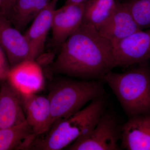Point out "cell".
Segmentation results:
<instances>
[{
  "mask_svg": "<svg viewBox=\"0 0 150 150\" xmlns=\"http://www.w3.org/2000/svg\"><path fill=\"white\" fill-rule=\"evenodd\" d=\"M117 0H87L82 24L98 30L115 11Z\"/></svg>",
  "mask_w": 150,
  "mask_h": 150,
  "instance_id": "cell-15",
  "label": "cell"
},
{
  "mask_svg": "<svg viewBox=\"0 0 150 150\" xmlns=\"http://www.w3.org/2000/svg\"><path fill=\"white\" fill-rule=\"evenodd\" d=\"M3 0H0V9L2 5Z\"/></svg>",
  "mask_w": 150,
  "mask_h": 150,
  "instance_id": "cell-23",
  "label": "cell"
},
{
  "mask_svg": "<svg viewBox=\"0 0 150 150\" xmlns=\"http://www.w3.org/2000/svg\"><path fill=\"white\" fill-rule=\"evenodd\" d=\"M123 3L140 29L150 28V0H126Z\"/></svg>",
  "mask_w": 150,
  "mask_h": 150,
  "instance_id": "cell-18",
  "label": "cell"
},
{
  "mask_svg": "<svg viewBox=\"0 0 150 150\" xmlns=\"http://www.w3.org/2000/svg\"><path fill=\"white\" fill-rule=\"evenodd\" d=\"M35 137L26 121L18 126L0 129V150H28Z\"/></svg>",
  "mask_w": 150,
  "mask_h": 150,
  "instance_id": "cell-16",
  "label": "cell"
},
{
  "mask_svg": "<svg viewBox=\"0 0 150 150\" xmlns=\"http://www.w3.org/2000/svg\"><path fill=\"white\" fill-rule=\"evenodd\" d=\"M2 82L0 88V129L26 121L20 94L6 80Z\"/></svg>",
  "mask_w": 150,
  "mask_h": 150,
  "instance_id": "cell-12",
  "label": "cell"
},
{
  "mask_svg": "<svg viewBox=\"0 0 150 150\" xmlns=\"http://www.w3.org/2000/svg\"><path fill=\"white\" fill-rule=\"evenodd\" d=\"M123 73L109 72L104 78L128 118L150 114L149 61L131 66Z\"/></svg>",
  "mask_w": 150,
  "mask_h": 150,
  "instance_id": "cell-3",
  "label": "cell"
},
{
  "mask_svg": "<svg viewBox=\"0 0 150 150\" xmlns=\"http://www.w3.org/2000/svg\"><path fill=\"white\" fill-rule=\"evenodd\" d=\"M26 121L35 137L45 133L50 116V103L47 97L36 93L21 94Z\"/></svg>",
  "mask_w": 150,
  "mask_h": 150,
  "instance_id": "cell-13",
  "label": "cell"
},
{
  "mask_svg": "<svg viewBox=\"0 0 150 150\" xmlns=\"http://www.w3.org/2000/svg\"><path fill=\"white\" fill-rule=\"evenodd\" d=\"M109 98L107 93L97 97L83 109L56 121L48 131L35 137L28 150L65 149L93 129L109 106Z\"/></svg>",
  "mask_w": 150,
  "mask_h": 150,
  "instance_id": "cell-2",
  "label": "cell"
},
{
  "mask_svg": "<svg viewBox=\"0 0 150 150\" xmlns=\"http://www.w3.org/2000/svg\"><path fill=\"white\" fill-rule=\"evenodd\" d=\"M87 0H67L65 4H79L86 1Z\"/></svg>",
  "mask_w": 150,
  "mask_h": 150,
  "instance_id": "cell-22",
  "label": "cell"
},
{
  "mask_svg": "<svg viewBox=\"0 0 150 150\" xmlns=\"http://www.w3.org/2000/svg\"><path fill=\"white\" fill-rule=\"evenodd\" d=\"M0 43L10 68L28 60H34L29 43L24 34L13 27L7 18L0 14Z\"/></svg>",
  "mask_w": 150,
  "mask_h": 150,
  "instance_id": "cell-7",
  "label": "cell"
},
{
  "mask_svg": "<svg viewBox=\"0 0 150 150\" xmlns=\"http://www.w3.org/2000/svg\"><path fill=\"white\" fill-rule=\"evenodd\" d=\"M140 30L128 8L118 1L115 11L98 31L112 43Z\"/></svg>",
  "mask_w": 150,
  "mask_h": 150,
  "instance_id": "cell-10",
  "label": "cell"
},
{
  "mask_svg": "<svg viewBox=\"0 0 150 150\" xmlns=\"http://www.w3.org/2000/svg\"><path fill=\"white\" fill-rule=\"evenodd\" d=\"M105 83L103 81L70 78H61L54 82L47 96L51 113L46 131L56 121L78 112L89 101L107 93Z\"/></svg>",
  "mask_w": 150,
  "mask_h": 150,
  "instance_id": "cell-4",
  "label": "cell"
},
{
  "mask_svg": "<svg viewBox=\"0 0 150 150\" xmlns=\"http://www.w3.org/2000/svg\"><path fill=\"white\" fill-rule=\"evenodd\" d=\"M0 66L5 71L8 73L10 69V66L8 61L7 58L2 46L0 43Z\"/></svg>",
  "mask_w": 150,
  "mask_h": 150,
  "instance_id": "cell-20",
  "label": "cell"
},
{
  "mask_svg": "<svg viewBox=\"0 0 150 150\" xmlns=\"http://www.w3.org/2000/svg\"><path fill=\"white\" fill-rule=\"evenodd\" d=\"M85 2L79 4H65L55 10L53 14L51 30L52 42L61 48L70 35L83 22Z\"/></svg>",
  "mask_w": 150,
  "mask_h": 150,
  "instance_id": "cell-8",
  "label": "cell"
},
{
  "mask_svg": "<svg viewBox=\"0 0 150 150\" xmlns=\"http://www.w3.org/2000/svg\"><path fill=\"white\" fill-rule=\"evenodd\" d=\"M117 1H119V0H117Z\"/></svg>",
  "mask_w": 150,
  "mask_h": 150,
  "instance_id": "cell-24",
  "label": "cell"
},
{
  "mask_svg": "<svg viewBox=\"0 0 150 150\" xmlns=\"http://www.w3.org/2000/svg\"><path fill=\"white\" fill-rule=\"evenodd\" d=\"M6 80L21 94L36 93L44 85L42 68L34 60H25L11 67Z\"/></svg>",
  "mask_w": 150,
  "mask_h": 150,
  "instance_id": "cell-9",
  "label": "cell"
},
{
  "mask_svg": "<svg viewBox=\"0 0 150 150\" xmlns=\"http://www.w3.org/2000/svg\"><path fill=\"white\" fill-rule=\"evenodd\" d=\"M121 142V149L150 150V114L128 118L123 125Z\"/></svg>",
  "mask_w": 150,
  "mask_h": 150,
  "instance_id": "cell-11",
  "label": "cell"
},
{
  "mask_svg": "<svg viewBox=\"0 0 150 150\" xmlns=\"http://www.w3.org/2000/svg\"><path fill=\"white\" fill-rule=\"evenodd\" d=\"M58 0H52L33 21L24 34L28 41L34 59L43 53L46 38L52 26V19Z\"/></svg>",
  "mask_w": 150,
  "mask_h": 150,
  "instance_id": "cell-14",
  "label": "cell"
},
{
  "mask_svg": "<svg viewBox=\"0 0 150 150\" xmlns=\"http://www.w3.org/2000/svg\"><path fill=\"white\" fill-rule=\"evenodd\" d=\"M124 122L112 106H108L93 129L65 148L67 150H120Z\"/></svg>",
  "mask_w": 150,
  "mask_h": 150,
  "instance_id": "cell-5",
  "label": "cell"
},
{
  "mask_svg": "<svg viewBox=\"0 0 150 150\" xmlns=\"http://www.w3.org/2000/svg\"><path fill=\"white\" fill-rule=\"evenodd\" d=\"M52 0H18L10 14L15 27L24 29L51 2Z\"/></svg>",
  "mask_w": 150,
  "mask_h": 150,
  "instance_id": "cell-17",
  "label": "cell"
},
{
  "mask_svg": "<svg viewBox=\"0 0 150 150\" xmlns=\"http://www.w3.org/2000/svg\"><path fill=\"white\" fill-rule=\"evenodd\" d=\"M7 74L0 66V81H2L6 80Z\"/></svg>",
  "mask_w": 150,
  "mask_h": 150,
  "instance_id": "cell-21",
  "label": "cell"
},
{
  "mask_svg": "<svg viewBox=\"0 0 150 150\" xmlns=\"http://www.w3.org/2000/svg\"><path fill=\"white\" fill-rule=\"evenodd\" d=\"M115 67L127 68L150 59V28L112 43Z\"/></svg>",
  "mask_w": 150,
  "mask_h": 150,
  "instance_id": "cell-6",
  "label": "cell"
},
{
  "mask_svg": "<svg viewBox=\"0 0 150 150\" xmlns=\"http://www.w3.org/2000/svg\"><path fill=\"white\" fill-rule=\"evenodd\" d=\"M115 67L111 42L82 23L61 46L53 69L57 74L82 80L104 81Z\"/></svg>",
  "mask_w": 150,
  "mask_h": 150,
  "instance_id": "cell-1",
  "label": "cell"
},
{
  "mask_svg": "<svg viewBox=\"0 0 150 150\" xmlns=\"http://www.w3.org/2000/svg\"><path fill=\"white\" fill-rule=\"evenodd\" d=\"M18 0H3L2 5L1 7V14L6 17L10 15L14 6Z\"/></svg>",
  "mask_w": 150,
  "mask_h": 150,
  "instance_id": "cell-19",
  "label": "cell"
}]
</instances>
